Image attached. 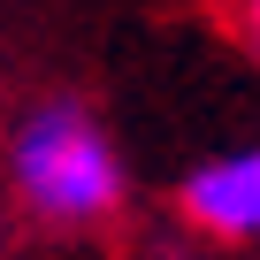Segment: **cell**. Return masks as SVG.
<instances>
[{
  "mask_svg": "<svg viewBox=\"0 0 260 260\" xmlns=\"http://www.w3.org/2000/svg\"><path fill=\"white\" fill-rule=\"evenodd\" d=\"M8 176H16L23 207H39L46 222H100L122 207V161L77 100H46L16 122Z\"/></svg>",
  "mask_w": 260,
  "mask_h": 260,
  "instance_id": "1",
  "label": "cell"
},
{
  "mask_svg": "<svg viewBox=\"0 0 260 260\" xmlns=\"http://www.w3.org/2000/svg\"><path fill=\"white\" fill-rule=\"evenodd\" d=\"M184 214H191L207 237L245 245V237L260 230V161H252V153H230V161L191 169V184H184Z\"/></svg>",
  "mask_w": 260,
  "mask_h": 260,
  "instance_id": "2",
  "label": "cell"
}]
</instances>
